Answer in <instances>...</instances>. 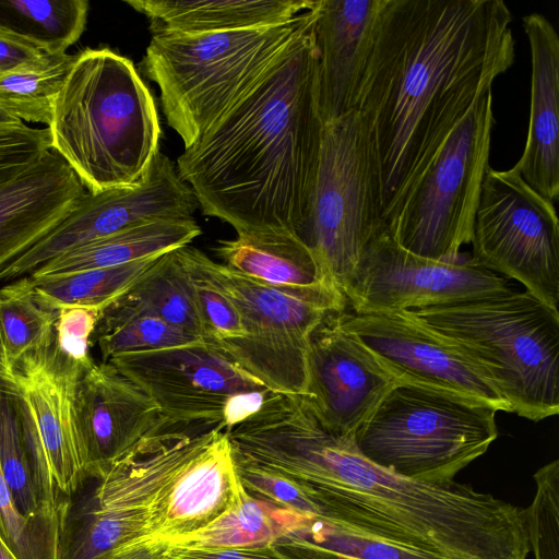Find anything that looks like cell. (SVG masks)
Segmentation results:
<instances>
[{
	"label": "cell",
	"mask_w": 559,
	"mask_h": 559,
	"mask_svg": "<svg viewBox=\"0 0 559 559\" xmlns=\"http://www.w3.org/2000/svg\"><path fill=\"white\" fill-rule=\"evenodd\" d=\"M242 490L226 429L192 421L159 488L153 538L180 543L235 506Z\"/></svg>",
	"instance_id": "16"
},
{
	"label": "cell",
	"mask_w": 559,
	"mask_h": 559,
	"mask_svg": "<svg viewBox=\"0 0 559 559\" xmlns=\"http://www.w3.org/2000/svg\"><path fill=\"white\" fill-rule=\"evenodd\" d=\"M198 206L174 163L158 150L139 185L86 191L58 225L0 273V280L27 276L64 252L142 223L192 218Z\"/></svg>",
	"instance_id": "14"
},
{
	"label": "cell",
	"mask_w": 559,
	"mask_h": 559,
	"mask_svg": "<svg viewBox=\"0 0 559 559\" xmlns=\"http://www.w3.org/2000/svg\"><path fill=\"white\" fill-rule=\"evenodd\" d=\"M122 296L175 329L203 340L192 281L175 250L162 254Z\"/></svg>",
	"instance_id": "32"
},
{
	"label": "cell",
	"mask_w": 559,
	"mask_h": 559,
	"mask_svg": "<svg viewBox=\"0 0 559 559\" xmlns=\"http://www.w3.org/2000/svg\"><path fill=\"white\" fill-rule=\"evenodd\" d=\"M160 255L111 267L27 276L37 300L52 311L66 307L103 311L152 269Z\"/></svg>",
	"instance_id": "29"
},
{
	"label": "cell",
	"mask_w": 559,
	"mask_h": 559,
	"mask_svg": "<svg viewBox=\"0 0 559 559\" xmlns=\"http://www.w3.org/2000/svg\"><path fill=\"white\" fill-rule=\"evenodd\" d=\"M493 124L489 91L452 129L386 218L385 233L396 243L437 261L462 260L489 168Z\"/></svg>",
	"instance_id": "9"
},
{
	"label": "cell",
	"mask_w": 559,
	"mask_h": 559,
	"mask_svg": "<svg viewBox=\"0 0 559 559\" xmlns=\"http://www.w3.org/2000/svg\"><path fill=\"white\" fill-rule=\"evenodd\" d=\"M342 326L355 336L399 383L485 403L511 413L477 365L447 338L408 311L340 312Z\"/></svg>",
	"instance_id": "15"
},
{
	"label": "cell",
	"mask_w": 559,
	"mask_h": 559,
	"mask_svg": "<svg viewBox=\"0 0 559 559\" xmlns=\"http://www.w3.org/2000/svg\"><path fill=\"white\" fill-rule=\"evenodd\" d=\"M0 559H17L0 536Z\"/></svg>",
	"instance_id": "45"
},
{
	"label": "cell",
	"mask_w": 559,
	"mask_h": 559,
	"mask_svg": "<svg viewBox=\"0 0 559 559\" xmlns=\"http://www.w3.org/2000/svg\"><path fill=\"white\" fill-rule=\"evenodd\" d=\"M84 370L63 357L53 343L23 356L13 367L35 418L51 483L61 504L85 478L74 417L78 381Z\"/></svg>",
	"instance_id": "19"
},
{
	"label": "cell",
	"mask_w": 559,
	"mask_h": 559,
	"mask_svg": "<svg viewBox=\"0 0 559 559\" xmlns=\"http://www.w3.org/2000/svg\"><path fill=\"white\" fill-rule=\"evenodd\" d=\"M76 55L44 53L0 75V108L21 121L48 126Z\"/></svg>",
	"instance_id": "33"
},
{
	"label": "cell",
	"mask_w": 559,
	"mask_h": 559,
	"mask_svg": "<svg viewBox=\"0 0 559 559\" xmlns=\"http://www.w3.org/2000/svg\"><path fill=\"white\" fill-rule=\"evenodd\" d=\"M23 121L0 108V132L14 131L26 128Z\"/></svg>",
	"instance_id": "43"
},
{
	"label": "cell",
	"mask_w": 559,
	"mask_h": 559,
	"mask_svg": "<svg viewBox=\"0 0 559 559\" xmlns=\"http://www.w3.org/2000/svg\"><path fill=\"white\" fill-rule=\"evenodd\" d=\"M230 442L238 468L287 481L324 520L436 559H527L524 509L373 464L353 438L328 431L302 395L274 392Z\"/></svg>",
	"instance_id": "1"
},
{
	"label": "cell",
	"mask_w": 559,
	"mask_h": 559,
	"mask_svg": "<svg viewBox=\"0 0 559 559\" xmlns=\"http://www.w3.org/2000/svg\"><path fill=\"white\" fill-rule=\"evenodd\" d=\"M502 0H386L355 104L376 157L384 224L475 102L515 59Z\"/></svg>",
	"instance_id": "2"
},
{
	"label": "cell",
	"mask_w": 559,
	"mask_h": 559,
	"mask_svg": "<svg viewBox=\"0 0 559 559\" xmlns=\"http://www.w3.org/2000/svg\"><path fill=\"white\" fill-rule=\"evenodd\" d=\"M341 311L328 314L310 335L302 397L328 431L353 438L399 381L342 326Z\"/></svg>",
	"instance_id": "17"
},
{
	"label": "cell",
	"mask_w": 559,
	"mask_h": 559,
	"mask_svg": "<svg viewBox=\"0 0 559 559\" xmlns=\"http://www.w3.org/2000/svg\"><path fill=\"white\" fill-rule=\"evenodd\" d=\"M182 265L225 295L246 335L214 346L270 390L306 395L309 340L322 320L347 309L335 288L290 292L253 280L190 245L175 249Z\"/></svg>",
	"instance_id": "8"
},
{
	"label": "cell",
	"mask_w": 559,
	"mask_h": 559,
	"mask_svg": "<svg viewBox=\"0 0 559 559\" xmlns=\"http://www.w3.org/2000/svg\"><path fill=\"white\" fill-rule=\"evenodd\" d=\"M317 0H127L144 14L152 34H203L287 23Z\"/></svg>",
	"instance_id": "24"
},
{
	"label": "cell",
	"mask_w": 559,
	"mask_h": 559,
	"mask_svg": "<svg viewBox=\"0 0 559 559\" xmlns=\"http://www.w3.org/2000/svg\"><path fill=\"white\" fill-rule=\"evenodd\" d=\"M86 192L56 152L0 186V273L46 236Z\"/></svg>",
	"instance_id": "21"
},
{
	"label": "cell",
	"mask_w": 559,
	"mask_h": 559,
	"mask_svg": "<svg viewBox=\"0 0 559 559\" xmlns=\"http://www.w3.org/2000/svg\"><path fill=\"white\" fill-rule=\"evenodd\" d=\"M92 337L98 345L103 362L120 355L203 341L175 329L122 295L100 312Z\"/></svg>",
	"instance_id": "31"
},
{
	"label": "cell",
	"mask_w": 559,
	"mask_h": 559,
	"mask_svg": "<svg viewBox=\"0 0 559 559\" xmlns=\"http://www.w3.org/2000/svg\"><path fill=\"white\" fill-rule=\"evenodd\" d=\"M300 516L252 497L243 489L235 506L204 528L173 546L238 548L270 545L286 534Z\"/></svg>",
	"instance_id": "30"
},
{
	"label": "cell",
	"mask_w": 559,
	"mask_h": 559,
	"mask_svg": "<svg viewBox=\"0 0 559 559\" xmlns=\"http://www.w3.org/2000/svg\"><path fill=\"white\" fill-rule=\"evenodd\" d=\"M0 378L13 379V368L9 361L4 340L0 329Z\"/></svg>",
	"instance_id": "44"
},
{
	"label": "cell",
	"mask_w": 559,
	"mask_h": 559,
	"mask_svg": "<svg viewBox=\"0 0 559 559\" xmlns=\"http://www.w3.org/2000/svg\"><path fill=\"white\" fill-rule=\"evenodd\" d=\"M47 130L50 150L90 193L139 185L162 134L154 98L133 62L107 47L76 53Z\"/></svg>",
	"instance_id": "4"
},
{
	"label": "cell",
	"mask_w": 559,
	"mask_h": 559,
	"mask_svg": "<svg viewBox=\"0 0 559 559\" xmlns=\"http://www.w3.org/2000/svg\"><path fill=\"white\" fill-rule=\"evenodd\" d=\"M0 468L22 515L59 526L60 503L32 409L14 379L0 378Z\"/></svg>",
	"instance_id": "23"
},
{
	"label": "cell",
	"mask_w": 559,
	"mask_h": 559,
	"mask_svg": "<svg viewBox=\"0 0 559 559\" xmlns=\"http://www.w3.org/2000/svg\"><path fill=\"white\" fill-rule=\"evenodd\" d=\"M100 312L98 309L84 307L57 310L55 346L63 357L83 370L94 364L90 345Z\"/></svg>",
	"instance_id": "38"
},
{
	"label": "cell",
	"mask_w": 559,
	"mask_h": 559,
	"mask_svg": "<svg viewBox=\"0 0 559 559\" xmlns=\"http://www.w3.org/2000/svg\"><path fill=\"white\" fill-rule=\"evenodd\" d=\"M536 490L524 509L530 550L535 559H559V461L534 474Z\"/></svg>",
	"instance_id": "35"
},
{
	"label": "cell",
	"mask_w": 559,
	"mask_h": 559,
	"mask_svg": "<svg viewBox=\"0 0 559 559\" xmlns=\"http://www.w3.org/2000/svg\"><path fill=\"white\" fill-rule=\"evenodd\" d=\"M87 0H0V33L45 53H63L85 31Z\"/></svg>",
	"instance_id": "27"
},
{
	"label": "cell",
	"mask_w": 559,
	"mask_h": 559,
	"mask_svg": "<svg viewBox=\"0 0 559 559\" xmlns=\"http://www.w3.org/2000/svg\"><path fill=\"white\" fill-rule=\"evenodd\" d=\"M213 250L222 264L277 288L337 289L326 281L307 243L288 230L237 233L234 239L218 240Z\"/></svg>",
	"instance_id": "25"
},
{
	"label": "cell",
	"mask_w": 559,
	"mask_h": 559,
	"mask_svg": "<svg viewBox=\"0 0 559 559\" xmlns=\"http://www.w3.org/2000/svg\"><path fill=\"white\" fill-rule=\"evenodd\" d=\"M0 536L17 559H59V526L21 514L0 468Z\"/></svg>",
	"instance_id": "36"
},
{
	"label": "cell",
	"mask_w": 559,
	"mask_h": 559,
	"mask_svg": "<svg viewBox=\"0 0 559 559\" xmlns=\"http://www.w3.org/2000/svg\"><path fill=\"white\" fill-rule=\"evenodd\" d=\"M45 52L0 33V75L41 57Z\"/></svg>",
	"instance_id": "41"
},
{
	"label": "cell",
	"mask_w": 559,
	"mask_h": 559,
	"mask_svg": "<svg viewBox=\"0 0 559 559\" xmlns=\"http://www.w3.org/2000/svg\"><path fill=\"white\" fill-rule=\"evenodd\" d=\"M50 151L47 128L0 132V186L37 164Z\"/></svg>",
	"instance_id": "39"
},
{
	"label": "cell",
	"mask_w": 559,
	"mask_h": 559,
	"mask_svg": "<svg viewBox=\"0 0 559 559\" xmlns=\"http://www.w3.org/2000/svg\"><path fill=\"white\" fill-rule=\"evenodd\" d=\"M468 260L521 283L558 311L559 222L554 203L512 167L488 168L480 189Z\"/></svg>",
	"instance_id": "11"
},
{
	"label": "cell",
	"mask_w": 559,
	"mask_h": 559,
	"mask_svg": "<svg viewBox=\"0 0 559 559\" xmlns=\"http://www.w3.org/2000/svg\"><path fill=\"white\" fill-rule=\"evenodd\" d=\"M57 311L35 297L28 276L0 287V329L12 368L26 354L53 343Z\"/></svg>",
	"instance_id": "34"
},
{
	"label": "cell",
	"mask_w": 559,
	"mask_h": 559,
	"mask_svg": "<svg viewBox=\"0 0 559 559\" xmlns=\"http://www.w3.org/2000/svg\"><path fill=\"white\" fill-rule=\"evenodd\" d=\"M386 0H319L317 100L323 123L355 109Z\"/></svg>",
	"instance_id": "20"
},
{
	"label": "cell",
	"mask_w": 559,
	"mask_h": 559,
	"mask_svg": "<svg viewBox=\"0 0 559 559\" xmlns=\"http://www.w3.org/2000/svg\"><path fill=\"white\" fill-rule=\"evenodd\" d=\"M188 273L204 330L203 341L212 346H218L243 337L246 331L235 305L205 280L189 271Z\"/></svg>",
	"instance_id": "37"
},
{
	"label": "cell",
	"mask_w": 559,
	"mask_h": 559,
	"mask_svg": "<svg viewBox=\"0 0 559 559\" xmlns=\"http://www.w3.org/2000/svg\"><path fill=\"white\" fill-rule=\"evenodd\" d=\"M274 545L296 559H436L319 516H300Z\"/></svg>",
	"instance_id": "28"
},
{
	"label": "cell",
	"mask_w": 559,
	"mask_h": 559,
	"mask_svg": "<svg viewBox=\"0 0 559 559\" xmlns=\"http://www.w3.org/2000/svg\"><path fill=\"white\" fill-rule=\"evenodd\" d=\"M75 433L85 477L100 478L159 418L148 395L110 362H94L76 384Z\"/></svg>",
	"instance_id": "18"
},
{
	"label": "cell",
	"mask_w": 559,
	"mask_h": 559,
	"mask_svg": "<svg viewBox=\"0 0 559 559\" xmlns=\"http://www.w3.org/2000/svg\"><path fill=\"white\" fill-rule=\"evenodd\" d=\"M496 413L478 401L397 383L358 427L353 441L380 467L444 484L497 439Z\"/></svg>",
	"instance_id": "7"
},
{
	"label": "cell",
	"mask_w": 559,
	"mask_h": 559,
	"mask_svg": "<svg viewBox=\"0 0 559 559\" xmlns=\"http://www.w3.org/2000/svg\"><path fill=\"white\" fill-rule=\"evenodd\" d=\"M318 11L319 0L275 64L177 159L202 213L236 233L300 237L308 221L324 128L317 100Z\"/></svg>",
	"instance_id": "3"
},
{
	"label": "cell",
	"mask_w": 559,
	"mask_h": 559,
	"mask_svg": "<svg viewBox=\"0 0 559 559\" xmlns=\"http://www.w3.org/2000/svg\"><path fill=\"white\" fill-rule=\"evenodd\" d=\"M312 8L273 26L152 35L143 70L157 84L167 123L185 148L255 86L289 46Z\"/></svg>",
	"instance_id": "6"
},
{
	"label": "cell",
	"mask_w": 559,
	"mask_h": 559,
	"mask_svg": "<svg viewBox=\"0 0 559 559\" xmlns=\"http://www.w3.org/2000/svg\"><path fill=\"white\" fill-rule=\"evenodd\" d=\"M110 362L174 421H212L226 431L274 392L204 341L112 357Z\"/></svg>",
	"instance_id": "12"
},
{
	"label": "cell",
	"mask_w": 559,
	"mask_h": 559,
	"mask_svg": "<svg viewBox=\"0 0 559 559\" xmlns=\"http://www.w3.org/2000/svg\"><path fill=\"white\" fill-rule=\"evenodd\" d=\"M201 234L192 218L142 223L87 242L41 264L31 276L67 274L118 266L189 245Z\"/></svg>",
	"instance_id": "26"
},
{
	"label": "cell",
	"mask_w": 559,
	"mask_h": 559,
	"mask_svg": "<svg viewBox=\"0 0 559 559\" xmlns=\"http://www.w3.org/2000/svg\"><path fill=\"white\" fill-rule=\"evenodd\" d=\"M167 559H296L274 544L238 548H189L173 546Z\"/></svg>",
	"instance_id": "40"
},
{
	"label": "cell",
	"mask_w": 559,
	"mask_h": 559,
	"mask_svg": "<svg viewBox=\"0 0 559 559\" xmlns=\"http://www.w3.org/2000/svg\"><path fill=\"white\" fill-rule=\"evenodd\" d=\"M531 49V103L524 151L513 166L551 203L559 195V36L540 13L523 17Z\"/></svg>",
	"instance_id": "22"
},
{
	"label": "cell",
	"mask_w": 559,
	"mask_h": 559,
	"mask_svg": "<svg viewBox=\"0 0 559 559\" xmlns=\"http://www.w3.org/2000/svg\"><path fill=\"white\" fill-rule=\"evenodd\" d=\"M383 231L378 166L367 124L354 109L324 124L312 205L300 238L342 293L367 246Z\"/></svg>",
	"instance_id": "10"
},
{
	"label": "cell",
	"mask_w": 559,
	"mask_h": 559,
	"mask_svg": "<svg viewBox=\"0 0 559 559\" xmlns=\"http://www.w3.org/2000/svg\"><path fill=\"white\" fill-rule=\"evenodd\" d=\"M509 289L504 277L468 259L443 262L425 258L383 231L367 246L342 293L350 311L377 313L456 304Z\"/></svg>",
	"instance_id": "13"
},
{
	"label": "cell",
	"mask_w": 559,
	"mask_h": 559,
	"mask_svg": "<svg viewBox=\"0 0 559 559\" xmlns=\"http://www.w3.org/2000/svg\"><path fill=\"white\" fill-rule=\"evenodd\" d=\"M170 547L163 540H141L118 548L102 559H167Z\"/></svg>",
	"instance_id": "42"
},
{
	"label": "cell",
	"mask_w": 559,
	"mask_h": 559,
	"mask_svg": "<svg viewBox=\"0 0 559 559\" xmlns=\"http://www.w3.org/2000/svg\"><path fill=\"white\" fill-rule=\"evenodd\" d=\"M408 312L474 361L511 413L533 421L559 413V311L509 289Z\"/></svg>",
	"instance_id": "5"
}]
</instances>
